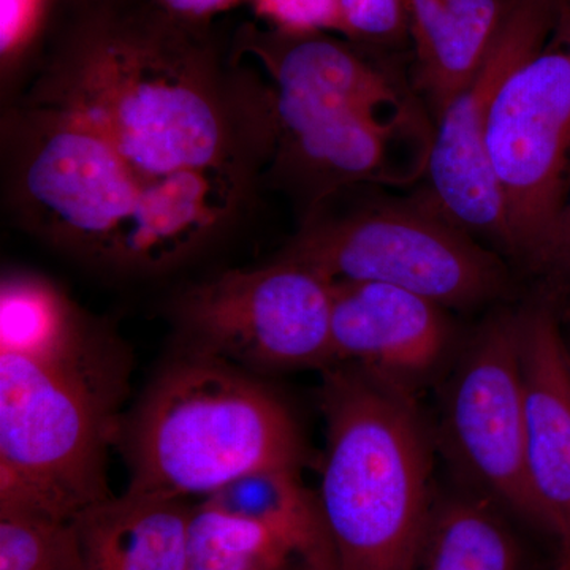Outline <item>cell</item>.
<instances>
[{"instance_id":"6da1fadb","label":"cell","mask_w":570,"mask_h":570,"mask_svg":"<svg viewBox=\"0 0 570 570\" xmlns=\"http://www.w3.org/2000/svg\"><path fill=\"white\" fill-rule=\"evenodd\" d=\"M167 21H104L33 88L21 193L67 242L129 273L170 268L235 212V115L209 56Z\"/></svg>"},{"instance_id":"7a4b0ae2","label":"cell","mask_w":570,"mask_h":570,"mask_svg":"<svg viewBox=\"0 0 570 570\" xmlns=\"http://www.w3.org/2000/svg\"><path fill=\"white\" fill-rule=\"evenodd\" d=\"M255 141L311 212L355 184L425 174L433 129L387 73L324 32L246 33Z\"/></svg>"},{"instance_id":"3957f363","label":"cell","mask_w":570,"mask_h":570,"mask_svg":"<svg viewBox=\"0 0 570 570\" xmlns=\"http://www.w3.org/2000/svg\"><path fill=\"white\" fill-rule=\"evenodd\" d=\"M317 501L336 570H414L433 510V436L411 390L325 367Z\"/></svg>"},{"instance_id":"277c9868","label":"cell","mask_w":570,"mask_h":570,"mask_svg":"<svg viewBox=\"0 0 570 570\" xmlns=\"http://www.w3.org/2000/svg\"><path fill=\"white\" fill-rule=\"evenodd\" d=\"M126 491L200 501L236 480L299 469L302 431L253 373L183 351L146 390L124 431Z\"/></svg>"},{"instance_id":"5b68a950","label":"cell","mask_w":570,"mask_h":570,"mask_svg":"<svg viewBox=\"0 0 570 570\" xmlns=\"http://www.w3.org/2000/svg\"><path fill=\"white\" fill-rule=\"evenodd\" d=\"M116 409L73 374L0 352V513L77 521L115 497Z\"/></svg>"},{"instance_id":"8992f818","label":"cell","mask_w":570,"mask_h":570,"mask_svg":"<svg viewBox=\"0 0 570 570\" xmlns=\"http://www.w3.org/2000/svg\"><path fill=\"white\" fill-rule=\"evenodd\" d=\"M281 257L336 283L404 288L444 309H469L504 296L509 273L493 250L422 200L311 216Z\"/></svg>"},{"instance_id":"52a82bcc","label":"cell","mask_w":570,"mask_h":570,"mask_svg":"<svg viewBox=\"0 0 570 570\" xmlns=\"http://www.w3.org/2000/svg\"><path fill=\"white\" fill-rule=\"evenodd\" d=\"M510 255L543 269L570 174V0L538 51L502 82L487 122Z\"/></svg>"},{"instance_id":"ba28073f","label":"cell","mask_w":570,"mask_h":570,"mask_svg":"<svg viewBox=\"0 0 570 570\" xmlns=\"http://www.w3.org/2000/svg\"><path fill=\"white\" fill-rule=\"evenodd\" d=\"M333 283L279 257L234 269L187 291L176 306L183 351L247 373L333 365Z\"/></svg>"},{"instance_id":"9c48e42d","label":"cell","mask_w":570,"mask_h":570,"mask_svg":"<svg viewBox=\"0 0 570 570\" xmlns=\"http://www.w3.org/2000/svg\"><path fill=\"white\" fill-rule=\"evenodd\" d=\"M562 0H513L504 28L472 80L436 118L425 165L426 195L480 243L510 254L504 198L487 153L491 105L510 71L550 36Z\"/></svg>"},{"instance_id":"30bf717a","label":"cell","mask_w":570,"mask_h":570,"mask_svg":"<svg viewBox=\"0 0 570 570\" xmlns=\"http://www.w3.org/2000/svg\"><path fill=\"white\" fill-rule=\"evenodd\" d=\"M449 459L471 485L532 520L524 468L520 313L483 322L445 392L441 425Z\"/></svg>"},{"instance_id":"8fae6325","label":"cell","mask_w":570,"mask_h":570,"mask_svg":"<svg viewBox=\"0 0 570 570\" xmlns=\"http://www.w3.org/2000/svg\"><path fill=\"white\" fill-rule=\"evenodd\" d=\"M189 561L190 570L325 569L294 497L268 471L193 502Z\"/></svg>"},{"instance_id":"7c38bea8","label":"cell","mask_w":570,"mask_h":570,"mask_svg":"<svg viewBox=\"0 0 570 570\" xmlns=\"http://www.w3.org/2000/svg\"><path fill=\"white\" fill-rule=\"evenodd\" d=\"M333 365L411 390L444 365L452 326L444 307L379 283L333 284Z\"/></svg>"},{"instance_id":"4fadbf2b","label":"cell","mask_w":570,"mask_h":570,"mask_svg":"<svg viewBox=\"0 0 570 570\" xmlns=\"http://www.w3.org/2000/svg\"><path fill=\"white\" fill-rule=\"evenodd\" d=\"M524 468L532 521L570 550V348L550 306L520 311Z\"/></svg>"},{"instance_id":"5bb4252c","label":"cell","mask_w":570,"mask_h":570,"mask_svg":"<svg viewBox=\"0 0 570 570\" xmlns=\"http://www.w3.org/2000/svg\"><path fill=\"white\" fill-rule=\"evenodd\" d=\"M0 352L66 371L115 404L126 387V358L55 284L36 275H9L0 287Z\"/></svg>"},{"instance_id":"9a60e30c","label":"cell","mask_w":570,"mask_h":570,"mask_svg":"<svg viewBox=\"0 0 570 570\" xmlns=\"http://www.w3.org/2000/svg\"><path fill=\"white\" fill-rule=\"evenodd\" d=\"M513 0H406L414 77L434 116L472 80Z\"/></svg>"},{"instance_id":"2e32d148","label":"cell","mask_w":570,"mask_h":570,"mask_svg":"<svg viewBox=\"0 0 570 570\" xmlns=\"http://www.w3.org/2000/svg\"><path fill=\"white\" fill-rule=\"evenodd\" d=\"M193 502L126 493L78 517L86 570H190Z\"/></svg>"},{"instance_id":"e0dca14e","label":"cell","mask_w":570,"mask_h":570,"mask_svg":"<svg viewBox=\"0 0 570 570\" xmlns=\"http://www.w3.org/2000/svg\"><path fill=\"white\" fill-rule=\"evenodd\" d=\"M478 494L434 502L414 570H521L523 553L509 524Z\"/></svg>"},{"instance_id":"ac0fdd59","label":"cell","mask_w":570,"mask_h":570,"mask_svg":"<svg viewBox=\"0 0 570 570\" xmlns=\"http://www.w3.org/2000/svg\"><path fill=\"white\" fill-rule=\"evenodd\" d=\"M0 570H86L77 521L0 513Z\"/></svg>"},{"instance_id":"d6986e66","label":"cell","mask_w":570,"mask_h":570,"mask_svg":"<svg viewBox=\"0 0 570 570\" xmlns=\"http://www.w3.org/2000/svg\"><path fill=\"white\" fill-rule=\"evenodd\" d=\"M344 36L395 47L409 37L406 0H341Z\"/></svg>"},{"instance_id":"ffe728a7","label":"cell","mask_w":570,"mask_h":570,"mask_svg":"<svg viewBox=\"0 0 570 570\" xmlns=\"http://www.w3.org/2000/svg\"><path fill=\"white\" fill-rule=\"evenodd\" d=\"M255 10L273 29L295 33H344L341 0H253Z\"/></svg>"},{"instance_id":"44dd1931","label":"cell","mask_w":570,"mask_h":570,"mask_svg":"<svg viewBox=\"0 0 570 570\" xmlns=\"http://www.w3.org/2000/svg\"><path fill=\"white\" fill-rule=\"evenodd\" d=\"M40 0H0V50L13 55L31 36Z\"/></svg>"},{"instance_id":"7402d4cb","label":"cell","mask_w":570,"mask_h":570,"mask_svg":"<svg viewBox=\"0 0 570 570\" xmlns=\"http://www.w3.org/2000/svg\"><path fill=\"white\" fill-rule=\"evenodd\" d=\"M546 268L558 273L566 283L570 284V174L557 225H554Z\"/></svg>"},{"instance_id":"603a6c76","label":"cell","mask_w":570,"mask_h":570,"mask_svg":"<svg viewBox=\"0 0 570 570\" xmlns=\"http://www.w3.org/2000/svg\"><path fill=\"white\" fill-rule=\"evenodd\" d=\"M236 0H159L168 17L175 20H204L234 6Z\"/></svg>"},{"instance_id":"cb8c5ba5","label":"cell","mask_w":570,"mask_h":570,"mask_svg":"<svg viewBox=\"0 0 570 570\" xmlns=\"http://www.w3.org/2000/svg\"><path fill=\"white\" fill-rule=\"evenodd\" d=\"M554 570H570V550H560V560Z\"/></svg>"},{"instance_id":"d4e9b609","label":"cell","mask_w":570,"mask_h":570,"mask_svg":"<svg viewBox=\"0 0 570 570\" xmlns=\"http://www.w3.org/2000/svg\"><path fill=\"white\" fill-rule=\"evenodd\" d=\"M299 570H325V569H317V568H305V569H299Z\"/></svg>"},{"instance_id":"484cf974","label":"cell","mask_w":570,"mask_h":570,"mask_svg":"<svg viewBox=\"0 0 570 570\" xmlns=\"http://www.w3.org/2000/svg\"><path fill=\"white\" fill-rule=\"evenodd\" d=\"M569 348H570V346H569Z\"/></svg>"}]
</instances>
